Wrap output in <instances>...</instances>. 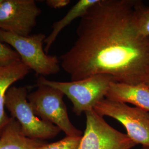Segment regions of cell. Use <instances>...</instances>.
Here are the masks:
<instances>
[{"mask_svg":"<svg viewBox=\"0 0 149 149\" xmlns=\"http://www.w3.org/2000/svg\"><path fill=\"white\" fill-rule=\"evenodd\" d=\"M134 0H98L80 18L77 39L60 56L71 80L96 74L138 85L149 78V37L133 24Z\"/></svg>","mask_w":149,"mask_h":149,"instance_id":"6da1fadb","label":"cell"},{"mask_svg":"<svg viewBox=\"0 0 149 149\" xmlns=\"http://www.w3.org/2000/svg\"><path fill=\"white\" fill-rule=\"evenodd\" d=\"M113 81L109 76L96 74L70 82L52 81L39 76L37 84L53 87L61 91L72 102L74 114L79 116L83 113L93 109L98 102L105 98L110 84Z\"/></svg>","mask_w":149,"mask_h":149,"instance_id":"7a4b0ae2","label":"cell"},{"mask_svg":"<svg viewBox=\"0 0 149 149\" xmlns=\"http://www.w3.org/2000/svg\"><path fill=\"white\" fill-rule=\"evenodd\" d=\"M26 87L12 86L6 96L5 106L11 117L18 122L27 138L44 140L56 137L61 130L38 117L28 100Z\"/></svg>","mask_w":149,"mask_h":149,"instance_id":"3957f363","label":"cell"},{"mask_svg":"<svg viewBox=\"0 0 149 149\" xmlns=\"http://www.w3.org/2000/svg\"><path fill=\"white\" fill-rule=\"evenodd\" d=\"M46 36L38 33L21 36L0 29V41L9 44L20 56L22 61L40 76L56 74L60 70L56 56L48 55L43 49Z\"/></svg>","mask_w":149,"mask_h":149,"instance_id":"277c9868","label":"cell"},{"mask_svg":"<svg viewBox=\"0 0 149 149\" xmlns=\"http://www.w3.org/2000/svg\"><path fill=\"white\" fill-rule=\"evenodd\" d=\"M37 89L28 94V100L38 117L53 124L68 136H81L82 132L70 120L64 94L49 86L37 84Z\"/></svg>","mask_w":149,"mask_h":149,"instance_id":"5b68a950","label":"cell"},{"mask_svg":"<svg viewBox=\"0 0 149 149\" xmlns=\"http://www.w3.org/2000/svg\"><path fill=\"white\" fill-rule=\"evenodd\" d=\"M93 109L102 117L112 118L121 123L136 145L149 148V112L106 98L98 102Z\"/></svg>","mask_w":149,"mask_h":149,"instance_id":"8992f818","label":"cell"},{"mask_svg":"<svg viewBox=\"0 0 149 149\" xmlns=\"http://www.w3.org/2000/svg\"><path fill=\"white\" fill-rule=\"evenodd\" d=\"M85 114V130L78 149H132L136 145L127 134L113 128L93 109Z\"/></svg>","mask_w":149,"mask_h":149,"instance_id":"52a82bcc","label":"cell"},{"mask_svg":"<svg viewBox=\"0 0 149 149\" xmlns=\"http://www.w3.org/2000/svg\"><path fill=\"white\" fill-rule=\"evenodd\" d=\"M41 12L34 0H3L0 5V29L28 36Z\"/></svg>","mask_w":149,"mask_h":149,"instance_id":"ba28073f","label":"cell"},{"mask_svg":"<svg viewBox=\"0 0 149 149\" xmlns=\"http://www.w3.org/2000/svg\"><path fill=\"white\" fill-rule=\"evenodd\" d=\"M105 98L113 101L130 103L149 112V88L145 83L130 85L113 81Z\"/></svg>","mask_w":149,"mask_h":149,"instance_id":"9c48e42d","label":"cell"},{"mask_svg":"<svg viewBox=\"0 0 149 149\" xmlns=\"http://www.w3.org/2000/svg\"><path fill=\"white\" fill-rule=\"evenodd\" d=\"M29 70L22 60L11 65L0 66V135L11 118L5 111L6 93L13 84L24 79Z\"/></svg>","mask_w":149,"mask_h":149,"instance_id":"30bf717a","label":"cell"},{"mask_svg":"<svg viewBox=\"0 0 149 149\" xmlns=\"http://www.w3.org/2000/svg\"><path fill=\"white\" fill-rule=\"evenodd\" d=\"M45 143L43 140L27 138L12 117L0 135V149H38Z\"/></svg>","mask_w":149,"mask_h":149,"instance_id":"8fae6325","label":"cell"},{"mask_svg":"<svg viewBox=\"0 0 149 149\" xmlns=\"http://www.w3.org/2000/svg\"><path fill=\"white\" fill-rule=\"evenodd\" d=\"M98 0H80L68 12L63 18L55 22L52 26V31L48 37L46 38L44 43L45 47L44 51L47 54L59 36L60 33L64 28L77 18H80L84 16L91 6L94 5Z\"/></svg>","mask_w":149,"mask_h":149,"instance_id":"7c38bea8","label":"cell"},{"mask_svg":"<svg viewBox=\"0 0 149 149\" xmlns=\"http://www.w3.org/2000/svg\"><path fill=\"white\" fill-rule=\"evenodd\" d=\"M133 24L141 36L149 37V7L140 1H135L134 7Z\"/></svg>","mask_w":149,"mask_h":149,"instance_id":"4fadbf2b","label":"cell"},{"mask_svg":"<svg viewBox=\"0 0 149 149\" xmlns=\"http://www.w3.org/2000/svg\"><path fill=\"white\" fill-rule=\"evenodd\" d=\"M81 136H66L58 141L45 143L38 149H78Z\"/></svg>","mask_w":149,"mask_h":149,"instance_id":"5bb4252c","label":"cell"},{"mask_svg":"<svg viewBox=\"0 0 149 149\" xmlns=\"http://www.w3.org/2000/svg\"><path fill=\"white\" fill-rule=\"evenodd\" d=\"M19 54L0 41V66H6L21 61Z\"/></svg>","mask_w":149,"mask_h":149,"instance_id":"9a60e30c","label":"cell"},{"mask_svg":"<svg viewBox=\"0 0 149 149\" xmlns=\"http://www.w3.org/2000/svg\"><path fill=\"white\" fill-rule=\"evenodd\" d=\"M70 3V0H47L46 1V3L49 7L55 9L63 8Z\"/></svg>","mask_w":149,"mask_h":149,"instance_id":"2e32d148","label":"cell"},{"mask_svg":"<svg viewBox=\"0 0 149 149\" xmlns=\"http://www.w3.org/2000/svg\"><path fill=\"white\" fill-rule=\"evenodd\" d=\"M145 84H146V85L148 86V87L149 88V78L148 80L146 81V82L145 83Z\"/></svg>","mask_w":149,"mask_h":149,"instance_id":"e0dca14e","label":"cell"},{"mask_svg":"<svg viewBox=\"0 0 149 149\" xmlns=\"http://www.w3.org/2000/svg\"><path fill=\"white\" fill-rule=\"evenodd\" d=\"M140 149H149V148H148V147H143V146H141V148Z\"/></svg>","mask_w":149,"mask_h":149,"instance_id":"ac0fdd59","label":"cell"},{"mask_svg":"<svg viewBox=\"0 0 149 149\" xmlns=\"http://www.w3.org/2000/svg\"><path fill=\"white\" fill-rule=\"evenodd\" d=\"M2 1H3V0H0V5H1V3L2 2Z\"/></svg>","mask_w":149,"mask_h":149,"instance_id":"d6986e66","label":"cell"}]
</instances>
